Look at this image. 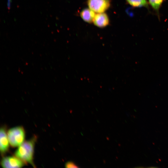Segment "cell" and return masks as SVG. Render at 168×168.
<instances>
[{"instance_id":"8992f818","label":"cell","mask_w":168,"mask_h":168,"mask_svg":"<svg viewBox=\"0 0 168 168\" xmlns=\"http://www.w3.org/2000/svg\"><path fill=\"white\" fill-rule=\"evenodd\" d=\"M93 22L97 27H104L109 24V18L106 13L104 12L99 13L96 14Z\"/></svg>"},{"instance_id":"5b68a950","label":"cell","mask_w":168,"mask_h":168,"mask_svg":"<svg viewBox=\"0 0 168 168\" xmlns=\"http://www.w3.org/2000/svg\"><path fill=\"white\" fill-rule=\"evenodd\" d=\"M9 142L6 128L2 127L0 130V150L2 155H4L8 151Z\"/></svg>"},{"instance_id":"30bf717a","label":"cell","mask_w":168,"mask_h":168,"mask_svg":"<svg viewBox=\"0 0 168 168\" xmlns=\"http://www.w3.org/2000/svg\"><path fill=\"white\" fill-rule=\"evenodd\" d=\"M65 167L66 168H77L78 167L74 162L69 161L65 164Z\"/></svg>"},{"instance_id":"9c48e42d","label":"cell","mask_w":168,"mask_h":168,"mask_svg":"<svg viewBox=\"0 0 168 168\" xmlns=\"http://www.w3.org/2000/svg\"><path fill=\"white\" fill-rule=\"evenodd\" d=\"M150 5L157 12L164 0H148Z\"/></svg>"},{"instance_id":"277c9868","label":"cell","mask_w":168,"mask_h":168,"mask_svg":"<svg viewBox=\"0 0 168 168\" xmlns=\"http://www.w3.org/2000/svg\"><path fill=\"white\" fill-rule=\"evenodd\" d=\"M24 162L16 156L5 157L2 160L1 165L4 168H20L23 166Z\"/></svg>"},{"instance_id":"6da1fadb","label":"cell","mask_w":168,"mask_h":168,"mask_svg":"<svg viewBox=\"0 0 168 168\" xmlns=\"http://www.w3.org/2000/svg\"><path fill=\"white\" fill-rule=\"evenodd\" d=\"M37 137L34 136L29 140L24 142L15 152L16 156L25 163H29L35 167L33 162L34 148Z\"/></svg>"},{"instance_id":"3957f363","label":"cell","mask_w":168,"mask_h":168,"mask_svg":"<svg viewBox=\"0 0 168 168\" xmlns=\"http://www.w3.org/2000/svg\"><path fill=\"white\" fill-rule=\"evenodd\" d=\"M87 4L90 9L98 13L104 12L110 4V0H87Z\"/></svg>"},{"instance_id":"7a4b0ae2","label":"cell","mask_w":168,"mask_h":168,"mask_svg":"<svg viewBox=\"0 0 168 168\" xmlns=\"http://www.w3.org/2000/svg\"><path fill=\"white\" fill-rule=\"evenodd\" d=\"M7 135L11 146L13 147H16L24 142L25 133L23 127L19 126L9 129Z\"/></svg>"},{"instance_id":"52a82bcc","label":"cell","mask_w":168,"mask_h":168,"mask_svg":"<svg viewBox=\"0 0 168 168\" xmlns=\"http://www.w3.org/2000/svg\"><path fill=\"white\" fill-rule=\"evenodd\" d=\"M96 14L95 12L90 8L83 9L80 12V15L85 21L91 23L93 22Z\"/></svg>"},{"instance_id":"8fae6325","label":"cell","mask_w":168,"mask_h":168,"mask_svg":"<svg viewBox=\"0 0 168 168\" xmlns=\"http://www.w3.org/2000/svg\"><path fill=\"white\" fill-rule=\"evenodd\" d=\"M11 0H7V5L8 8H10L11 6Z\"/></svg>"},{"instance_id":"ba28073f","label":"cell","mask_w":168,"mask_h":168,"mask_svg":"<svg viewBox=\"0 0 168 168\" xmlns=\"http://www.w3.org/2000/svg\"><path fill=\"white\" fill-rule=\"evenodd\" d=\"M131 6L134 7H148V2L147 0H126Z\"/></svg>"}]
</instances>
